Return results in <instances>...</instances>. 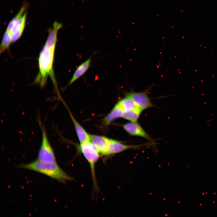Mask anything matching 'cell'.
<instances>
[{"label": "cell", "mask_w": 217, "mask_h": 217, "mask_svg": "<svg viewBox=\"0 0 217 217\" xmlns=\"http://www.w3.org/2000/svg\"><path fill=\"white\" fill-rule=\"evenodd\" d=\"M26 16V13H25L16 23L11 31L12 42H15L21 36L24 29Z\"/></svg>", "instance_id": "9"}, {"label": "cell", "mask_w": 217, "mask_h": 217, "mask_svg": "<svg viewBox=\"0 0 217 217\" xmlns=\"http://www.w3.org/2000/svg\"><path fill=\"white\" fill-rule=\"evenodd\" d=\"M123 127L131 135L140 137L149 141H153L152 139L137 122L131 121L126 123L123 125Z\"/></svg>", "instance_id": "7"}, {"label": "cell", "mask_w": 217, "mask_h": 217, "mask_svg": "<svg viewBox=\"0 0 217 217\" xmlns=\"http://www.w3.org/2000/svg\"><path fill=\"white\" fill-rule=\"evenodd\" d=\"M55 48L44 45L41 51L38 58L39 72L34 81L39 84L41 87L45 86L48 76L51 77L58 95H60L53 72V65Z\"/></svg>", "instance_id": "1"}, {"label": "cell", "mask_w": 217, "mask_h": 217, "mask_svg": "<svg viewBox=\"0 0 217 217\" xmlns=\"http://www.w3.org/2000/svg\"><path fill=\"white\" fill-rule=\"evenodd\" d=\"M26 8V6L25 5H23L21 7L17 14L10 21L8 24L6 30L11 32V31L14 28L16 23L18 20L22 17L24 14V13Z\"/></svg>", "instance_id": "16"}, {"label": "cell", "mask_w": 217, "mask_h": 217, "mask_svg": "<svg viewBox=\"0 0 217 217\" xmlns=\"http://www.w3.org/2000/svg\"><path fill=\"white\" fill-rule=\"evenodd\" d=\"M38 121L42 132V140L38 154V159L45 162H56L54 152L48 139L45 126L39 119Z\"/></svg>", "instance_id": "4"}, {"label": "cell", "mask_w": 217, "mask_h": 217, "mask_svg": "<svg viewBox=\"0 0 217 217\" xmlns=\"http://www.w3.org/2000/svg\"><path fill=\"white\" fill-rule=\"evenodd\" d=\"M117 104L124 112L138 107L134 102L127 95L124 98L119 101Z\"/></svg>", "instance_id": "13"}, {"label": "cell", "mask_w": 217, "mask_h": 217, "mask_svg": "<svg viewBox=\"0 0 217 217\" xmlns=\"http://www.w3.org/2000/svg\"><path fill=\"white\" fill-rule=\"evenodd\" d=\"M90 141L96 146L99 153L107 155L109 138L103 136L90 135Z\"/></svg>", "instance_id": "8"}, {"label": "cell", "mask_w": 217, "mask_h": 217, "mask_svg": "<svg viewBox=\"0 0 217 217\" xmlns=\"http://www.w3.org/2000/svg\"><path fill=\"white\" fill-rule=\"evenodd\" d=\"M92 56L80 64L76 68L68 84L69 86L83 75L91 66Z\"/></svg>", "instance_id": "10"}, {"label": "cell", "mask_w": 217, "mask_h": 217, "mask_svg": "<svg viewBox=\"0 0 217 217\" xmlns=\"http://www.w3.org/2000/svg\"><path fill=\"white\" fill-rule=\"evenodd\" d=\"M70 117L73 122L77 137L80 143L90 141V135L78 122L68 109Z\"/></svg>", "instance_id": "11"}, {"label": "cell", "mask_w": 217, "mask_h": 217, "mask_svg": "<svg viewBox=\"0 0 217 217\" xmlns=\"http://www.w3.org/2000/svg\"><path fill=\"white\" fill-rule=\"evenodd\" d=\"M143 111L139 107L127 112H124L122 118L131 122H137Z\"/></svg>", "instance_id": "14"}, {"label": "cell", "mask_w": 217, "mask_h": 217, "mask_svg": "<svg viewBox=\"0 0 217 217\" xmlns=\"http://www.w3.org/2000/svg\"><path fill=\"white\" fill-rule=\"evenodd\" d=\"M146 144L140 145H127L117 140L109 138V143L107 155L114 154L122 152L129 149H135L146 146Z\"/></svg>", "instance_id": "6"}, {"label": "cell", "mask_w": 217, "mask_h": 217, "mask_svg": "<svg viewBox=\"0 0 217 217\" xmlns=\"http://www.w3.org/2000/svg\"><path fill=\"white\" fill-rule=\"evenodd\" d=\"M80 149L89 162L94 188L98 189L96 178L95 165L99 157V153L96 146L90 141L80 143Z\"/></svg>", "instance_id": "3"}, {"label": "cell", "mask_w": 217, "mask_h": 217, "mask_svg": "<svg viewBox=\"0 0 217 217\" xmlns=\"http://www.w3.org/2000/svg\"><path fill=\"white\" fill-rule=\"evenodd\" d=\"M124 111L117 103L113 108L104 119V122L109 124L116 119L122 117Z\"/></svg>", "instance_id": "12"}, {"label": "cell", "mask_w": 217, "mask_h": 217, "mask_svg": "<svg viewBox=\"0 0 217 217\" xmlns=\"http://www.w3.org/2000/svg\"><path fill=\"white\" fill-rule=\"evenodd\" d=\"M149 89L140 92H136L132 90L127 94L126 95L143 111L153 106L148 95V93Z\"/></svg>", "instance_id": "5"}, {"label": "cell", "mask_w": 217, "mask_h": 217, "mask_svg": "<svg viewBox=\"0 0 217 217\" xmlns=\"http://www.w3.org/2000/svg\"><path fill=\"white\" fill-rule=\"evenodd\" d=\"M17 167L41 173L63 183L73 179L60 167L57 162H45L37 159L28 163L20 164Z\"/></svg>", "instance_id": "2"}, {"label": "cell", "mask_w": 217, "mask_h": 217, "mask_svg": "<svg viewBox=\"0 0 217 217\" xmlns=\"http://www.w3.org/2000/svg\"><path fill=\"white\" fill-rule=\"evenodd\" d=\"M11 43H12V42L11 32L6 30L3 35L0 45V53H3L6 49H8Z\"/></svg>", "instance_id": "15"}]
</instances>
